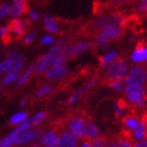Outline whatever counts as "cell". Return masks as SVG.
Listing matches in <instances>:
<instances>
[{
    "label": "cell",
    "instance_id": "6da1fadb",
    "mask_svg": "<svg viewBox=\"0 0 147 147\" xmlns=\"http://www.w3.org/2000/svg\"><path fill=\"white\" fill-rule=\"evenodd\" d=\"M64 44V39H60L58 43L56 44L53 49H51L47 53H45L44 55H42L38 60L34 63V71L36 74H42L43 71H45L47 68L52 65L53 61L55 60L62 51Z\"/></svg>",
    "mask_w": 147,
    "mask_h": 147
},
{
    "label": "cell",
    "instance_id": "7a4b0ae2",
    "mask_svg": "<svg viewBox=\"0 0 147 147\" xmlns=\"http://www.w3.org/2000/svg\"><path fill=\"white\" fill-rule=\"evenodd\" d=\"M124 94L126 96V100L138 107L143 108L146 105V92L143 85L137 84H127L124 87Z\"/></svg>",
    "mask_w": 147,
    "mask_h": 147
},
{
    "label": "cell",
    "instance_id": "3957f363",
    "mask_svg": "<svg viewBox=\"0 0 147 147\" xmlns=\"http://www.w3.org/2000/svg\"><path fill=\"white\" fill-rule=\"evenodd\" d=\"M128 62L121 58H117L113 62L106 66V76L111 80H124L129 73Z\"/></svg>",
    "mask_w": 147,
    "mask_h": 147
},
{
    "label": "cell",
    "instance_id": "277c9868",
    "mask_svg": "<svg viewBox=\"0 0 147 147\" xmlns=\"http://www.w3.org/2000/svg\"><path fill=\"white\" fill-rule=\"evenodd\" d=\"M147 81V71L142 66H134L129 69V73L125 79L124 84H137L144 85Z\"/></svg>",
    "mask_w": 147,
    "mask_h": 147
},
{
    "label": "cell",
    "instance_id": "5b68a950",
    "mask_svg": "<svg viewBox=\"0 0 147 147\" xmlns=\"http://www.w3.org/2000/svg\"><path fill=\"white\" fill-rule=\"evenodd\" d=\"M122 35V28L121 26H109L104 30L100 31L98 39H97V45L104 46L106 45L109 41L116 40L120 38Z\"/></svg>",
    "mask_w": 147,
    "mask_h": 147
},
{
    "label": "cell",
    "instance_id": "8992f818",
    "mask_svg": "<svg viewBox=\"0 0 147 147\" xmlns=\"http://www.w3.org/2000/svg\"><path fill=\"white\" fill-rule=\"evenodd\" d=\"M7 26H9V32L12 39L13 37L20 38L24 35L26 28L30 26V22L26 19H13Z\"/></svg>",
    "mask_w": 147,
    "mask_h": 147
},
{
    "label": "cell",
    "instance_id": "52a82bcc",
    "mask_svg": "<svg viewBox=\"0 0 147 147\" xmlns=\"http://www.w3.org/2000/svg\"><path fill=\"white\" fill-rule=\"evenodd\" d=\"M84 125H85V120L83 117H74L68 120L67 122L68 130L77 139L84 138Z\"/></svg>",
    "mask_w": 147,
    "mask_h": 147
},
{
    "label": "cell",
    "instance_id": "ba28073f",
    "mask_svg": "<svg viewBox=\"0 0 147 147\" xmlns=\"http://www.w3.org/2000/svg\"><path fill=\"white\" fill-rule=\"evenodd\" d=\"M124 22L122 16L120 15H110L107 17H103V18L99 19L98 21L95 23V28L99 31H102L106 28L109 26H121Z\"/></svg>",
    "mask_w": 147,
    "mask_h": 147
},
{
    "label": "cell",
    "instance_id": "9c48e42d",
    "mask_svg": "<svg viewBox=\"0 0 147 147\" xmlns=\"http://www.w3.org/2000/svg\"><path fill=\"white\" fill-rule=\"evenodd\" d=\"M78 139L69 130H63L58 136L57 147H78Z\"/></svg>",
    "mask_w": 147,
    "mask_h": 147
},
{
    "label": "cell",
    "instance_id": "30bf717a",
    "mask_svg": "<svg viewBox=\"0 0 147 147\" xmlns=\"http://www.w3.org/2000/svg\"><path fill=\"white\" fill-rule=\"evenodd\" d=\"M68 69L64 65H51L45 71V77L49 80L60 79L67 75Z\"/></svg>",
    "mask_w": 147,
    "mask_h": 147
},
{
    "label": "cell",
    "instance_id": "8fae6325",
    "mask_svg": "<svg viewBox=\"0 0 147 147\" xmlns=\"http://www.w3.org/2000/svg\"><path fill=\"white\" fill-rule=\"evenodd\" d=\"M97 81H98V78H97V77H94L92 79H90L88 82L86 83L85 85L82 86L81 88L78 89L76 92H74L73 95L69 97V99H68V101H67L68 104H74V103H76V102L78 101V100H79V99L81 98V97H82V96L84 95V94H85L89 88H92V86L95 85Z\"/></svg>",
    "mask_w": 147,
    "mask_h": 147
},
{
    "label": "cell",
    "instance_id": "7c38bea8",
    "mask_svg": "<svg viewBox=\"0 0 147 147\" xmlns=\"http://www.w3.org/2000/svg\"><path fill=\"white\" fill-rule=\"evenodd\" d=\"M132 138L136 141H142L147 139V118H142L135 130H132Z\"/></svg>",
    "mask_w": 147,
    "mask_h": 147
},
{
    "label": "cell",
    "instance_id": "4fadbf2b",
    "mask_svg": "<svg viewBox=\"0 0 147 147\" xmlns=\"http://www.w3.org/2000/svg\"><path fill=\"white\" fill-rule=\"evenodd\" d=\"M130 59L135 63H143L147 61V46L140 43L131 53Z\"/></svg>",
    "mask_w": 147,
    "mask_h": 147
},
{
    "label": "cell",
    "instance_id": "5bb4252c",
    "mask_svg": "<svg viewBox=\"0 0 147 147\" xmlns=\"http://www.w3.org/2000/svg\"><path fill=\"white\" fill-rule=\"evenodd\" d=\"M39 136H41V132L38 129H34V130H26V131H23L21 134H19L17 139H16V143L17 145H21L25 144V143H28V142L33 141L36 138H38Z\"/></svg>",
    "mask_w": 147,
    "mask_h": 147
},
{
    "label": "cell",
    "instance_id": "9a60e30c",
    "mask_svg": "<svg viewBox=\"0 0 147 147\" xmlns=\"http://www.w3.org/2000/svg\"><path fill=\"white\" fill-rule=\"evenodd\" d=\"M28 11V5L24 0H13V5L11 6L9 14L13 18H17L20 15L26 13Z\"/></svg>",
    "mask_w": 147,
    "mask_h": 147
},
{
    "label": "cell",
    "instance_id": "2e32d148",
    "mask_svg": "<svg viewBox=\"0 0 147 147\" xmlns=\"http://www.w3.org/2000/svg\"><path fill=\"white\" fill-rule=\"evenodd\" d=\"M7 59H9L13 62V66L11 71L18 74L19 71H21L22 65H23V60H22V57L20 56L19 53L14 52V51L9 52V55H7Z\"/></svg>",
    "mask_w": 147,
    "mask_h": 147
},
{
    "label": "cell",
    "instance_id": "e0dca14e",
    "mask_svg": "<svg viewBox=\"0 0 147 147\" xmlns=\"http://www.w3.org/2000/svg\"><path fill=\"white\" fill-rule=\"evenodd\" d=\"M100 135V129L92 122H85L84 125V138L87 140H92Z\"/></svg>",
    "mask_w": 147,
    "mask_h": 147
},
{
    "label": "cell",
    "instance_id": "ac0fdd59",
    "mask_svg": "<svg viewBox=\"0 0 147 147\" xmlns=\"http://www.w3.org/2000/svg\"><path fill=\"white\" fill-rule=\"evenodd\" d=\"M56 139H58V134L55 130H49L45 134H43L42 136H40V141H41V145L43 147H47L51 143L55 141Z\"/></svg>",
    "mask_w": 147,
    "mask_h": 147
},
{
    "label": "cell",
    "instance_id": "d6986e66",
    "mask_svg": "<svg viewBox=\"0 0 147 147\" xmlns=\"http://www.w3.org/2000/svg\"><path fill=\"white\" fill-rule=\"evenodd\" d=\"M128 105L126 103L125 101H123V100H120L116 103L115 105V113H116V117L118 118H125L127 116V111H128Z\"/></svg>",
    "mask_w": 147,
    "mask_h": 147
},
{
    "label": "cell",
    "instance_id": "ffe728a7",
    "mask_svg": "<svg viewBox=\"0 0 147 147\" xmlns=\"http://www.w3.org/2000/svg\"><path fill=\"white\" fill-rule=\"evenodd\" d=\"M18 135L19 132L17 130H14L13 132H11L9 136H6L5 138L0 141V147H11L13 145H15L16 139H17Z\"/></svg>",
    "mask_w": 147,
    "mask_h": 147
},
{
    "label": "cell",
    "instance_id": "44dd1931",
    "mask_svg": "<svg viewBox=\"0 0 147 147\" xmlns=\"http://www.w3.org/2000/svg\"><path fill=\"white\" fill-rule=\"evenodd\" d=\"M139 121H140V119H138V118L135 116H131V115H127L125 118H123L124 125H125L129 130H131V131L137 128V126H138V124H139Z\"/></svg>",
    "mask_w": 147,
    "mask_h": 147
},
{
    "label": "cell",
    "instance_id": "7402d4cb",
    "mask_svg": "<svg viewBox=\"0 0 147 147\" xmlns=\"http://www.w3.org/2000/svg\"><path fill=\"white\" fill-rule=\"evenodd\" d=\"M43 20H44V24H45V28L51 33H57L59 31V28L56 21L51 17L49 15H44L43 16Z\"/></svg>",
    "mask_w": 147,
    "mask_h": 147
},
{
    "label": "cell",
    "instance_id": "603a6c76",
    "mask_svg": "<svg viewBox=\"0 0 147 147\" xmlns=\"http://www.w3.org/2000/svg\"><path fill=\"white\" fill-rule=\"evenodd\" d=\"M90 46H92V42H88V41L78 43V44H76L75 46H73L71 56L76 57V56H78L79 54H81V53H83L84 51H86L87 49H89Z\"/></svg>",
    "mask_w": 147,
    "mask_h": 147
},
{
    "label": "cell",
    "instance_id": "cb8c5ba5",
    "mask_svg": "<svg viewBox=\"0 0 147 147\" xmlns=\"http://www.w3.org/2000/svg\"><path fill=\"white\" fill-rule=\"evenodd\" d=\"M33 71H34V63L30 65L28 69H26L24 73L22 74V75L19 77L18 79H17V85H18V86L24 85L25 83H26L28 80H30V78H31L32 73H33Z\"/></svg>",
    "mask_w": 147,
    "mask_h": 147
},
{
    "label": "cell",
    "instance_id": "d4e9b609",
    "mask_svg": "<svg viewBox=\"0 0 147 147\" xmlns=\"http://www.w3.org/2000/svg\"><path fill=\"white\" fill-rule=\"evenodd\" d=\"M118 58V53L117 52H109L107 54H105L103 57L100 59V63L103 67H106L107 65H109L111 62H113L116 59Z\"/></svg>",
    "mask_w": 147,
    "mask_h": 147
},
{
    "label": "cell",
    "instance_id": "484cf974",
    "mask_svg": "<svg viewBox=\"0 0 147 147\" xmlns=\"http://www.w3.org/2000/svg\"><path fill=\"white\" fill-rule=\"evenodd\" d=\"M26 120H28V113H24V111H20V113H15L11 118L9 122L12 123V124H20V123L24 122Z\"/></svg>",
    "mask_w": 147,
    "mask_h": 147
},
{
    "label": "cell",
    "instance_id": "4316f807",
    "mask_svg": "<svg viewBox=\"0 0 147 147\" xmlns=\"http://www.w3.org/2000/svg\"><path fill=\"white\" fill-rule=\"evenodd\" d=\"M109 86L116 92H122V90H124L125 84H124L123 80H111L109 83Z\"/></svg>",
    "mask_w": 147,
    "mask_h": 147
},
{
    "label": "cell",
    "instance_id": "83f0119b",
    "mask_svg": "<svg viewBox=\"0 0 147 147\" xmlns=\"http://www.w3.org/2000/svg\"><path fill=\"white\" fill-rule=\"evenodd\" d=\"M45 117H46L45 111H40V113L35 115V116L31 119V124H33V125H38V124H40L43 120L45 119Z\"/></svg>",
    "mask_w": 147,
    "mask_h": 147
},
{
    "label": "cell",
    "instance_id": "f1b7e54d",
    "mask_svg": "<svg viewBox=\"0 0 147 147\" xmlns=\"http://www.w3.org/2000/svg\"><path fill=\"white\" fill-rule=\"evenodd\" d=\"M52 86L51 85H43L42 87H40L39 90L36 94V98H42L44 96L49 95V92H52Z\"/></svg>",
    "mask_w": 147,
    "mask_h": 147
},
{
    "label": "cell",
    "instance_id": "f546056e",
    "mask_svg": "<svg viewBox=\"0 0 147 147\" xmlns=\"http://www.w3.org/2000/svg\"><path fill=\"white\" fill-rule=\"evenodd\" d=\"M13 66V62L9 60V59H6L2 63H0V71H3V73H7L12 69Z\"/></svg>",
    "mask_w": 147,
    "mask_h": 147
},
{
    "label": "cell",
    "instance_id": "4dcf8cb0",
    "mask_svg": "<svg viewBox=\"0 0 147 147\" xmlns=\"http://www.w3.org/2000/svg\"><path fill=\"white\" fill-rule=\"evenodd\" d=\"M17 79H18V74L13 73V71H9V73L5 76L4 80H3V83H4L5 85H7V84H9V83H12V82H14V81H16Z\"/></svg>",
    "mask_w": 147,
    "mask_h": 147
},
{
    "label": "cell",
    "instance_id": "1f68e13d",
    "mask_svg": "<svg viewBox=\"0 0 147 147\" xmlns=\"http://www.w3.org/2000/svg\"><path fill=\"white\" fill-rule=\"evenodd\" d=\"M9 11H11V6L9 3H3L2 5L0 6V19L4 18L9 15Z\"/></svg>",
    "mask_w": 147,
    "mask_h": 147
},
{
    "label": "cell",
    "instance_id": "d6a6232c",
    "mask_svg": "<svg viewBox=\"0 0 147 147\" xmlns=\"http://www.w3.org/2000/svg\"><path fill=\"white\" fill-rule=\"evenodd\" d=\"M30 127H31V122H28V121H24V122L20 123V124L17 126V128H16L15 130H17L19 134H21V132L28 130Z\"/></svg>",
    "mask_w": 147,
    "mask_h": 147
},
{
    "label": "cell",
    "instance_id": "836d02e7",
    "mask_svg": "<svg viewBox=\"0 0 147 147\" xmlns=\"http://www.w3.org/2000/svg\"><path fill=\"white\" fill-rule=\"evenodd\" d=\"M66 60H67V57L64 55H62L61 53H60V55L57 57V58L53 61L52 65H64V63L66 62Z\"/></svg>",
    "mask_w": 147,
    "mask_h": 147
},
{
    "label": "cell",
    "instance_id": "e575fe53",
    "mask_svg": "<svg viewBox=\"0 0 147 147\" xmlns=\"http://www.w3.org/2000/svg\"><path fill=\"white\" fill-rule=\"evenodd\" d=\"M118 144H119V147H134V144L130 142V140L125 138V137L120 138L119 141H118Z\"/></svg>",
    "mask_w": 147,
    "mask_h": 147
},
{
    "label": "cell",
    "instance_id": "d590c367",
    "mask_svg": "<svg viewBox=\"0 0 147 147\" xmlns=\"http://www.w3.org/2000/svg\"><path fill=\"white\" fill-rule=\"evenodd\" d=\"M73 46L71 44H67V45H65L62 47V51H61V54L62 55L66 56V57H68V56L71 54V49H73Z\"/></svg>",
    "mask_w": 147,
    "mask_h": 147
},
{
    "label": "cell",
    "instance_id": "8d00e7d4",
    "mask_svg": "<svg viewBox=\"0 0 147 147\" xmlns=\"http://www.w3.org/2000/svg\"><path fill=\"white\" fill-rule=\"evenodd\" d=\"M54 43V38L52 36H45L43 37L42 40H41V44L42 45H51Z\"/></svg>",
    "mask_w": 147,
    "mask_h": 147
},
{
    "label": "cell",
    "instance_id": "74e56055",
    "mask_svg": "<svg viewBox=\"0 0 147 147\" xmlns=\"http://www.w3.org/2000/svg\"><path fill=\"white\" fill-rule=\"evenodd\" d=\"M35 38H36V33H35V32H32V33H30L28 36L25 37L23 41H24L25 44H28V43L33 42V41L35 40Z\"/></svg>",
    "mask_w": 147,
    "mask_h": 147
},
{
    "label": "cell",
    "instance_id": "f35d334b",
    "mask_svg": "<svg viewBox=\"0 0 147 147\" xmlns=\"http://www.w3.org/2000/svg\"><path fill=\"white\" fill-rule=\"evenodd\" d=\"M78 147H95V146H94V144L92 143V141H90V140H87V139H85L84 141H82L81 143H79V144H78Z\"/></svg>",
    "mask_w": 147,
    "mask_h": 147
},
{
    "label": "cell",
    "instance_id": "ab89813d",
    "mask_svg": "<svg viewBox=\"0 0 147 147\" xmlns=\"http://www.w3.org/2000/svg\"><path fill=\"white\" fill-rule=\"evenodd\" d=\"M139 9L141 12H147V0H142L139 5Z\"/></svg>",
    "mask_w": 147,
    "mask_h": 147
},
{
    "label": "cell",
    "instance_id": "60d3db41",
    "mask_svg": "<svg viewBox=\"0 0 147 147\" xmlns=\"http://www.w3.org/2000/svg\"><path fill=\"white\" fill-rule=\"evenodd\" d=\"M134 147H147V139L142 141H137L134 144Z\"/></svg>",
    "mask_w": 147,
    "mask_h": 147
},
{
    "label": "cell",
    "instance_id": "b9f144b4",
    "mask_svg": "<svg viewBox=\"0 0 147 147\" xmlns=\"http://www.w3.org/2000/svg\"><path fill=\"white\" fill-rule=\"evenodd\" d=\"M30 17H31L32 20H37L38 19V15H37V13L35 12L34 9H30Z\"/></svg>",
    "mask_w": 147,
    "mask_h": 147
},
{
    "label": "cell",
    "instance_id": "7bdbcfd3",
    "mask_svg": "<svg viewBox=\"0 0 147 147\" xmlns=\"http://www.w3.org/2000/svg\"><path fill=\"white\" fill-rule=\"evenodd\" d=\"M107 147H119L118 141H110V142H107Z\"/></svg>",
    "mask_w": 147,
    "mask_h": 147
},
{
    "label": "cell",
    "instance_id": "ee69618b",
    "mask_svg": "<svg viewBox=\"0 0 147 147\" xmlns=\"http://www.w3.org/2000/svg\"><path fill=\"white\" fill-rule=\"evenodd\" d=\"M25 104H26V100H22V101L20 102V105H21V106H24Z\"/></svg>",
    "mask_w": 147,
    "mask_h": 147
}]
</instances>
